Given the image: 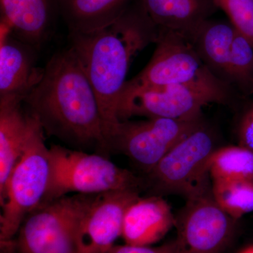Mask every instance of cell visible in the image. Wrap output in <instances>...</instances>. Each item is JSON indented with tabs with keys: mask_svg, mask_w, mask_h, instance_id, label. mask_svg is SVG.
Instances as JSON below:
<instances>
[{
	"mask_svg": "<svg viewBox=\"0 0 253 253\" xmlns=\"http://www.w3.org/2000/svg\"><path fill=\"white\" fill-rule=\"evenodd\" d=\"M158 33L143 0H132L118 19L104 28L86 33H69V46L97 98L106 139L120 122L118 97L131 61L146 46L156 44Z\"/></svg>",
	"mask_w": 253,
	"mask_h": 253,
	"instance_id": "1",
	"label": "cell"
},
{
	"mask_svg": "<svg viewBox=\"0 0 253 253\" xmlns=\"http://www.w3.org/2000/svg\"><path fill=\"white\" fill-rule=\"evenodd\" d=\"M44 131L72 144L109 151L97 98L70 46L55 53L23 99Z\"/></svg>",
	"mask_w": 253,
	"mask_h": 253,
	"instance_id": "2",
	"label": "cell"
},
{
	"mask_svg": "<svg viewBox=\"0 0 253 253\" xmlns=\"http://www.w3.org/2000/svg\"><path fill=\"white\" fill-rule=\"evenodd\" d=\"M28 130L23 154L0 199V242L13 240L28 214L41 206L51 176L49 148L36 115L28 113Z\"/></svg>",
	"mask_w": 253,
	"mask_h": 253,
	"instance_id": "3",
	"label": "cell"
},
{
	"mask_svg": "<svg viewBox=\"0 0 253 253\" xmlns=\"http://www.w3.org/2000/svg\"><path fill=\"white\" fill-rule=\"evenodd\" d=\"M49 157L51 176L41 205L71 193L97 195L126 190L140 192L147 186L146 179L100 155L52 145Z\"/></svg>",
	"mask_w": 253,
	"mask_h": 253,
	"instance_id": "4",
	"label": "cell"
},
{
	"mask_svg": "<svg viewBox=\"0 0 253 253\" xmlns=\"http://www.w3.org/2000/svg\"><path fill=\"white\" fill-rule=\"evenodd\" d=\"M215 148L212 129L204 123L179 141L148 173L154 195H180L186 199L212 191L210 167Z\"/></svg>",
	"mask_w": 253,
	"mask_h": 253,
	"instance_id": "5",
	"label": "cell"
},
{
	"mask_svg": "<svg viewBox=\"0 0 253 253\" xmlns=\"http://www.w3.org/2000/svg\"><path fill=\"white\" fill-rule=\"evenodd\" d=\"M235 92L230 88L198 84L123 87L118 97V118L119 121L134 116L198 119L202 118L205 106L229 104Z\"/></svg>",
	"mask_w": 253,
	"mask_h": 253,
	"instance_id": "6",
	"label": "cell"
},
{
	"mask_svg": "<svg viewBox=\"0 0 253 253\" xmlns=\"http://www.w3.org/2000/svg\"><path fill=\"white\" fill-rule=\"evenodd\" d=\"M96 195L65 196L24 219L16 241L19 253H77L80 226Z\"/></svg>",
	"mask_w": 253,
	"mask_h": 253,
	"instance_id": "7",
	"label": "cell"
},
{
	"mask_svg": "<svg viewBox=\"0 0 253 253\" xmlns=\"http://www.w3.org/2000/svg\"><path fill=\"white\" fill-rule=\"evenodd\" d=\"M154 54L146 67L135 77L126 81L123 87L198 84L232 89L209 71L192 43L184 37L159 29Z\"/></svg>",
	"mask_w": 253,
	"mask_h": 253,
	"instance_id": "8",
	"label": "cell"
},
{
	"mask_svg": "<svg viewBox=\"0 0 253 253\" xmlns=\"http://www.w3.org/2000/svg\"><path fill=\"white\" fill-rule=\"evenodd\" d=\"M204 123L202 118L120 121L108 135L107 144L109 151L126 155L148 174L175 145Z\"/></svg>",
	"mask_w": 253,
	"mask_h": 253,
	"instance_id": "9",
	"label": "cell"
},
{
	"mask_svg": "<svg viewBox=\"0 0 253 253\" xmlns=\"http://www.w3.org/2000/svg\"><path fill=\"white\" fill-rule=\"evenodd\" d=\"M235 221L218 206L212 191L186 199L175 217L176 253H223Z\"/></svg>",
	"mask_w": 253,
	"mask_h": 253,
	"instance_id": "10",
	"label": "cell"
},
{
	"mask_svg": "<svg viewBox=\"0 0 253 253\" xmlns=\"http://www.w3.org/2000/svg\"><path fill=\"white\" fill-rule=\"evenodd\" d=\"M139 197L128 190L96 195L80 226L77 253H107L122 236L126 209Z\"/></svg>",
	"mask_w": 253,
	"mask_h": 253,
	"instance_id": "11",
	"label": "cell"
},
{
	"mask_svg": "<svg viewBox=\"0 0 253 253\" xmlns=\"http://www.w3.org/2000/svg\"><path fill=\"white\" fill-rule=\"evenodd\" d=\"M43 70L33 66L28 45L14 38L4 21L0 26V96H25L42 76Z\"/></svg>",
	"mask_w": 253,
	"mask_h": 253,
	"instance_id": "12",
	"label": "cell"
},
{
	"mask_svg": "<svg viewBox=\"0 0 253 253\" xmlns=\"http://www.w3.org/2000/svg\"><path fill=\"white\" fill-rule=\"evenodd\" d=\"M174 224L170 206L161 196L139 197L126 209L121 237L126 244L149 246L161 241Z\"/></svg>",
	"mask_w": 253,
	"mask_h": 253,
	"instance_id": "13",
	"label": "cell"
},
{
	"mask_svg": "<svg viewBox=\"0 0 253 253\" xmlns=\"http://www.w3.org/2000/svg\"><path fill=\"white\" fill-rule=\"evenodd\" d=\"M22 96H0V199L24 149L28 130V113Z\"/></svg>",
	"mask_w": 253,
	"mask_h": 253,
	"instance_id": "14",
	"label": "cell"
},
{
	"mask_svg": "<svg viewBox=\"0 0 253 253\" xmlns=\"http://www.w3.org/2000/svg\"><path fill=\"white\" fill-rule=\"evenodd\" d=\"M159 29L178 33L190 42L200 26L217 11L214 0H143Z\"/></svg>",
	"mask_w": 253,
	"mask_h": 253,
	"instance_id": "15",
	"label": "cell"
},
{
	"mask_svg": "<svg viewBox=\"0 0 253 253\" xmlns=\"http://www.w3.org/2000/svg\"><path fill=\"white\" fill-rule=\"evenodd\" d=\"M235 33L229 21L210 18L200 26L191 41L206 67L229 86V61Z\"/></svg>",
	"mask_w": 253,
	"mask_h": 253,
	"instance_id": "16",
	"label": "cell"
},
{
	"mask_svg": "<svg viewBox=\"0 0 253 253\" xmlns=\"http://www.w3.org/2000/svg\"><path fill=\"white\" fill-rule=\"evenodd\" d=\"M132 0H55L69 33H86L111 24Z\"/></svg>",
	"mask_w": 253,
	"mask_h": 253,
	"instance_id": "17",
	"label": "cell"
},
{
	"mask_svg": "<svg viewBox=\"0 0 253 253\" xmlns=\"http://www.w3.org/2000/svg\"><path fill=\"white\" fill-rule=\"evenodd\" d=\"M1 21L28 45L38 46L49 22L50 0H0Z\"/></svg>",
	"mask_w": 253,
	"mask_h": 253,
	"instance_id": "18",
	"label": "cell"
},
{
	"mask_svg": "<svg viewBox=\"0 0 253 253\" xmlns=\"http://www.w3.org/2000/svg\"><path fill=\"white\" fill-rule=\"evenodd\" d=\"M210 172L212 181L253 180V151L241 145L217 149Z\"/></svg>",
	"mask_w": 253,
	"mask_h": 253,
	"instance_id": "19",
	"label": "cell"
},
{
	"mask_svg": "<svg viewBox=\"0 0 253 253\" xmlns=\"http://www.w3.org/2000/svg\"><path fill=\"white\" fill-rule=\"evenodd\" d=\"M216 203L233 219L253 212V180L212 181Z\"/></svg>",
	"mask_w": 253,
	"mask_h": 253,
	"instance_id": "20",
	"label": "cell"
},
{
	"mask_svg": "<svg viewBox=\"0 0 253 253\" xmlns=\"http://www.w3.org/2000/svg\"><path fill=\"white\" fill-rule=\"evenodd\" d=\"M229 83L240 96L253 94V44L236 30L231 45Z\"/></svg>",
	"mask_w": 253,
	"mask_h": 253,
	"instance_id": "21",
	"label": "cell"
},
{
	"mask_svg": "<svg viewBox=\"0 0 253 253\" xmlns=\"http://www.w3.org/2000/svg\"><path fill=\"white\" fill-rule=\"evenodd\" d=\"M236 31L253 44V0H214Z\"/></svg>",
	"mask_w": 253,
	"mask_h": 253,
	"instance_id": "22",
	"label": "cell"
},
{
	"mask_svg": "<svg viewBox=\"0 0 253 253\" xmlns=\"http://www.w3.org/2000/svg\"><path fill=\"white\" fill-rule=\"evenodd\" d=\"M106 253H176L174 241L157 246H132V245H115Z\"/></svg>",
	"mask_w": 253,
	"mask_h": 253,
	"instance_id": "23",
	"label": "cell"
},
{
	"mask_svg": "<svg viewBox=\"0 0 253 253\" xmlns=\"http://www.w3.org/2000/svg\"><path fill=\"white\" fill-rule=\"evenodd\" d=\"M240 145L253 151V104L243 116L239 128Z\"/></svg>",
	"mask_w": 253,
	"mask_h": 253,
	"instance_id": "24",
	"label": "cell"
},
{
	"mask_svg": "<svg viewBox=\"0 0 253 253\" xmlns=\"http://www.w3.org/2000/svg\"><path fill=\"white\" fill-rule=\"evenodd\" d=\"M240 253H253V246H250L247 249H244V251H241Z\"/></svg>",
	"mask_w": 253,
	"mask_h": 253,
	"instance_id": "25",
	"label": "cell"
}]
</instances>
